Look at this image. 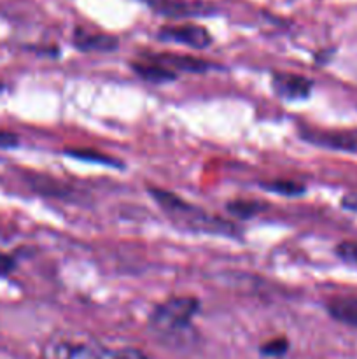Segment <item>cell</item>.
<instances>
[{
  "label": "cell",
  "instance_id": "1",
  "mask_svg": "<svg viewBox=\"0 0 357 359\" xmlns=\"http://www.w3.org/2000/svg\"><path fill=\"white\" fill-rule=\"evenodd\" d=\"M107 349L80 333H55L42 347V359H105Z\"/></svg>",
  "mask_w": 357,
  "mask_h": 359
},
{
  "label": "cell",
  "instance_id": "2",
  "mask_svg": "<svg viewBox=\"0 0 357 359\" xmlns=\"http://www.w3.org/2000/svg\"><path fill=\"white\" fill-rule=\"evenodd\" d=\"M198 307V300L192 297H172L154 309L150 314V326L164 335L181 333L191 325Z\"/></svg>",
  "mask_w": 357,
  "mask_h": 359
},
{
  "label": "cell",
  "instance_id": "3",
  "mask_svg": "<svg viewBox=\"0 0 357 359\" xmlns=\"http://www.w3.org/2000/svg\"><path fill=\"white\" fill-rule=\"evenodd\" d=\"M160 39L168 42L189 46L192 49H205L212 42V35L200 25H170L160 30Z\"/></svg>",
  "mask_w": 357,
  "mask_h": 359
},
{
  "label": "cell",
  "instance_id": "4",
  "mask_svg": "<svg viewBox=\"0 0 357 359\" xmlns=\"http://www.w3.org/2000/svg\"><path fill=\"white\" fill-rule=\"evenodd\" d=\"M273 90L280 98H287V100L307 98L312 91V81L296 74H275Z\"/></svg>",
  "mask_w": 357,
  "mask_h": 359
},
{
  "label": "cell",
  "instance_id": "5",
  "mask_svg": "<svg viewBox=\"0 0 357 359\" xmlns=\"http://www.w3.org/2000/svg\"><path fill=\"white\" fill-rule=\"evenodd\" d=\"M303 137L310 142L342 151H357V133L350 132H322V130H304Z\"/></svg>",
  "mask_w": 357,
  "mask_h": 359
},
{
  "label": "cell",
  "instance_id": "6",
  "mask_svg": "<svg viewBox=\"0 0 357 359\" xmlns=\"http://www.w3.org/2000/svg\"><path fill=\"white\" fill-rule=\"evenodd\" d=\"M149 60L167 67V69L174 70V72L181 70V72L200 74V72H206V70L212 67L209 62H205V60L192 58V56H184V55H164V53H161V55L149 56Z\"/></svg>",
  "mask_w": 357,
  "mask_h": 359
},
{
  "label": "cell",
  "instance_id": "7",
  "mask_svg": "<svg viewBox=\"0 0 357 359\" xmlns=\"http://www.w3.org/2000/svg\"><path fill=\"white\" fill-rule=\"evenodd\" d=\"M326 309L335 321L357 328V297H336L328 302Z\"/></svg>",
  "mask_w": 357,
  "mask_h": 359
},
{
  "label": "cell",
  "instance_id": "8",
  "mask_svg": "<svg viewBox=\"0 0 357 359\" xmlns=\"http://www.w3.org/2000/svg\"><path fill=\"white\" fill-rule=\"evenodd\" d=\"M74 44L80 51H112L118 48V41L111 35L105 34H90V32L77 30L76 37H74Z\"/></svg>",
  "mask_w": 357,
  "mask_h": 359
},
{
  "label": "cell",
  "instance_id": "9",
  "mask_svg": "<svg viewBox=\"0 0 357 359\" xmlns=\"http://www.w3.org/2000/svg\"><path fill=\"white\" fill-rule=\"evenodd\" d=\"M133 70L139 74L142 79L149 81V83H164V81H174L177 74L174 70L167 69V67L160 65V63L147 60L146 63H133Z\"/></svg>",
  "mask_w": 357,
  "mask_h": 359
},
{
  "label": "cell",
  "instance_id": "10",
  "mask_svg": "<svg viewBox=\"0 0 357 359\" xmlns=\"http://www.w3.org/2000/svg\"><path fill=\"white\" fill-rule=\"evenodd\" d=\"M266 189L270 191H275L280 193V195H286V196H298L304 191V186L303 184H298L294 181H273L270 184H265Z\"/></svg>",
  "mask_w": 357,
  "mask_h": 359
},
{
  "label": "cell",
  "instance_id": "11",
  "mask_svg": "<svg viewBox=\"0 0 357 359\" xmlns=\"http://www.w3.org/2000/svg\"><path fill=\"white\" fill-rule=\"evenodd\" d=\"M287 349H289V344L286 339H273L261 347V353L270 358H279L286 354Z\"/></svg>",
  "mask_w": 357,
  "mask_h": 359
},
{
  "label": "cell",
  "instance_id": "12",
  "mask_svg": "<svg viewBox=\"0 0 357 359\" xmlns=\"http://www.w3.org/2000/svg\"><path fill=\"white\" fill-rule=\"evenodd\" d=\"M230 210L240 217H251L261 210V205L254 202H247V200H238V202L230 203Z\"/></svg>",
  "mask_w": 357,
  "mask_h": 359
},
{
  "label": "cell",
  "instance_id": "13",
  "mask_svg": "<svg viewBox=\"0 0 357 359\" xmlns=\"http://www.w3.org/2000/svg\"><path fill=\"white\" fill-rule=\"evenodd\" d=\"M70 156L79 158V160H86V161H97V163H104V165H119L118 161L112 160V158L104 156L98 151H69Z\"/></svg>",
  "mask_w": 357,
  "mask_h": 359
},
{
  "label": "cell",
  "instance_id": "14",
  "mask_svg": "<svg viewBox=\"0 0 357 359\" xmlns=\"http://www.w3.org/2000/svg\"><path fill=\"white\" fill-rule=\"evenodd\" d=\"M336 256L342 258L343 262L357 265V241H345L336 245Z\"/></svg>",
  "mask_w": 357,
  "mask_h": 359
},
{
  "label": "cell",
  "instance_id": "15",
  "mask_svg": "<svg viewBox=\"0 0 357 359\" xmlns=\"http://www.w3.org/2000/svg\"><path fill=\"white\" fill-rule=\"evenodd\" d=\"M105 359H149V358L139 349H119V351H107V358Z\"/></svg>",
  "mask_w": 357,
  "mask_h": 359
},
{
  "label": "cell",
  "instance_id": "16",
  "mask_svg": "<svg viewBox=\"0 0 357 359\" xmlns=\"http://www.w3.org/2000/svg\"><path fill=\"white\" fill-rule=\"evenodd\" d=\"M13 269H14L13 256L6 255V252H0V276H7Z\"/></svg>",
  "mask_w": 357,
  "mask_h": 359
}]
</instances>
